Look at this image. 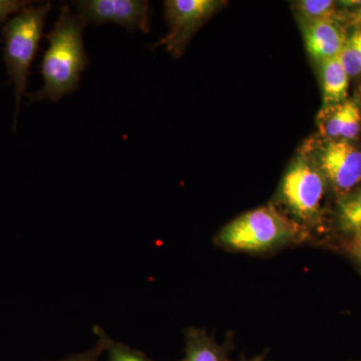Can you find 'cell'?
Masks as SVG:
<instances>
[{
  "label": "cell",
  "mask_w": 361,
  "mask_h": 361,
  "mask_svg": "<svg viewBox=\"0 0 361 361\" xmlns=\"http://www.w3.org/2000/svg\"><path fill=\"white\" fill-rule=\"evenodd\" d=\"M311 160L324 176L339 198L346 196L361 182V149L348 140L324 139L315 148Z\"/></svg>",
  "instance_id": "cell-5"
},
{
  "label": "cell",
  "mask_w": 361,
  "mask_h": 361,
  "mask_svg": "<svg viewBox=\"0 0 361 361\" xmlns=\"http://www.w3.org/2000/svg\"><path fill=\"white\" fill-rule=\"evenodd\" d=\"M97 341L103 345L104 353L108 355L109 361H152L141 351L135 350L122 342L114 341L101 327L94 326Z\"/></svg>",
  "instance_id": "cell-14"
},
{
  "label": "cell",
  "mask_w": 361,
  "mask_h": 361,
  "mask_svg": "<svg viewBox=\"0 0 361 361\" xmlns=\"http://www.w3.org/2000/svg\"><path fill=\"white\" fill-rule=\"evenodd\" d=\"M32 4V2L20 0H0V25L6 23L9 16L20 13Z\"/></svg>",
  "instance_id": "cell-16"
},
{
  "label": "cell",
  "mask_w": 361,
  "mask_h": 361,
  "mask_svg": "<svg viewBox=\"0 0 361 361\" xmlns=\"http://www.w3.org/2000/svg\"><path fill=\"white\" fill-rule=\"evenodd\" d=\"M186 349L180 361H230L229 343L220 345L204 329H189L186 331Z\"/></svg>",
  "instance_id": "cell-11"
},
{
  "label": "cell",
  "mask_w": 361,
  "mask_h": 361,
  "mask_svg": "<svg viewBox=\"0 0 361 361\" xmlns=\"http://www.w3.org/2000/svg\"><path fill=\"white\" fill-rule=\"evenodd\" d=\"M337 224L341 231L349 237L361 233V186L339 198Z\"/></svg>",
  "instance_id": "cell-12"
},
{
  "label": "cell",
  "mask_w": 361,
  "mask_h": 361,
  "mask_svg": "<svg viewBox=\"0 0 361 361\" xmlns=\"http://www.w3.org/2000/svg\"><path fill=\"white\" fill-rule=\"evenodd\" d=\"M322 77L323 106H336L348 99L349 77L337 58L319 63Z\"/></svg>",
  "instance_id": "cell-10"
},
{
  "label": "cell",
  "mask_w": 361,
  "mask_h": 361,
  "mask_svg": "<svg viewBox=\"0 0 361 361\" xmlns=\"http://www.w3.org/2000/svg\"><path fill=\"white\" fill-rule=\"evenodd\" d=\"M307 230L273 206L260 207L235 218L215 237L230 251L267 254L307 238Z\"/></svg>",
  "instance_id": "cell-2"
},
{
  "label": "cell",
  "mask_w": 361,
  "mask_h": 361,
  "mask_svg": "<svg viewBox=\"0 0 361 361\" xmlns=\"http://www.w3.org/2000/svg\"><path fill=\"white\" fill-rule=\"evenodd\" d=\"M84 27V23L71 13L70 6L63 4L58 21L45 35L49 45L40 66L44 84L39 92L30 94L32 101L58 102L78 89L80 75L89 63L82 37Z\"/></svg>",
  "instance_id": "cell-1"
},
{
  "label": "cell",
  "mask_w": 361,
  "mask_h": 361,
  "mask_svg": "<svg viewBox=\"0 0 361 361\" xmlns=\"http://www.w3.org/2000/svg\"><path fill=\"white\" fill-rule=\"evenodd\" d=\"M299 20L305 21L334 20L342 25L343 11H339L337 2L331 0H300L294 2Z\"/></svg>",
  "instance_id": "cell-13"
},
{
  "label": "cell",
  "mask_w": 361,
  "mask_h": 361,
  "mask_svg": "<svg viewBox=\"0 0 361 361\" xmlns=\"http://www.w3.org/2000/svg\"><path fill=\"white\" fill-rule=\"evenodd\" d=\"M224 4L216 0H169L165 1L166 18L170 32L159 42L166 45L175 58L182 56L194 33Z\"/></svg>",
  "instance_id": "cell-6"
},
{
  "label": "cell",
  "mask_w": 361,
  "mask_h": 361,
  "mask_svg": "<svg viewBox=\"0 0 361 361\" xmlns=\"http://www.w3.org/2000/svg\"><path fill=\"white\" fill-rule=\"evenodd\" d=\"M342 25L344 27H353L355 30H361V7L355 11H343Z\"/></svg>",
  "instance_id": "cell-18"
},
{
  "label": "cell",
  "mask_w": 361,
  "mask_h": 361,
  "mask_svg": "<svg viewBox=\"0 0 361 361\" xmlns=\"http://www.w3.org/2000/svg\"><path fill=\"white\" fill-rule=\"evenodd\" d=\"M103 353V345H102L101 342L97 341L96 345L92 349H90V350L70 356V357L65 358V360L61 361H99V356H101Z\"/></svg>",
  "instance_id": "cell-17"
},
{
  "label": "cell",
  "mask_w": 361,
  "mask_h": 361,
  "mask_svg": "<svg viewBox=\"0 0 361 361\" xmlns=\"http://www.w3.org/2000/svg\"><path fill=\"white\" fill-rule=\"evenodd\" d=\"M348 252L361 264V233L351 236L346 244Z\"/></svg>",
  "instance_id": "cell-19"
},
{
  "label": "cell",
  "mask_w": 361,
  "mask_h": 361,
  "mask_svg": "<svg viewBox=\"0 0 361 361\" xmlns=\"http://www.w3.org/2000/svg\"><path fill=\"white\" fill-rule=\"evenodd\" d=\"M338 59L349 78H355L360 75L361 30H355L348 37L345 44L339 54Z\"/></svg>",
  "instance_id": "cell-15"
},
{
  "label": "cell",
  "mask_w": 361,
  "mask_h": 361,
  "mask_svg": "<svg viewBox=\"0 0 361 361\" xmlns=\"http://www.w3.org/2000/svg\"><path fill=\"white\" fill-rule=\"evenodd\" d=\"M306 49L318 63L337 58L345 44V27L338 21L300 20Z\"/></svg>",
  "instance_id": "cell-8"
},
{
  "label": "cell",
  "mask_w": 361,
  "mask_h": 361,
  "mask_svg": "<svg viewBox=\"0 0 361 361\" xmlns=\"http://www.w3.org/2000/svg\"><path fill=\"white\" fill-rule=\"evenodd\" d=\"M78 18L84 25L118 23L129 32H148L149 2L140 0H84L75 1Z\"/></svg>",
  "instance_id": "cell-7"
},
{
  "label": "cell",
  "mask_w": 361,
  "mask_h": 361,
  "mask_svg": "<svg viewBox=\"0 0 361 361\" xmlns=\"http://www.w3.org/2000/svg\"><path fill=\"white\" fill-rule=\"evenodd\" d=\"M318 127L324 139H355L361 129V106L357 99H348L336 106L322 108Z\"/></svg>",
  "instance_id": "cell-9"
},
{
  "label": "cell",
  "mask_w": 361,
  "mask_h": 361,
  "mask_svg": "<svg viewBox=\"0 0 361 361\" xmlns=\"http://www.w3.org/2000/svg\"><path fill=\"white\" fill-rule=\"evenodd\" d=\"M265 355H258L255 356V357L251 358V360H245V358H243V360H241L240 361H264Z\"/></svg>",
  "instance_id": "cell-20"
},
{
  "label": "cell",
  "mask_w": 361,
  "mask_h": 361,
  "mask_svg": "<svg viewBox=\"0 0 361 361\" xmlns=\"http://www.w3.org/2000/svg\"><path fill=\"white\" fill-rule=\"evenodd\" d=\"M51 9V4L49 1L39 6L30 4L20 13L7 20L2 30L4 37V61L16 90L14 128L21 99L27 84L30 66L39 51L45 18Z\"/></svg>",
  "instance_id": "cell-3"
},
{
  "label": "cell",
  "mask_w": 361,
  "mask_h": 361,
  "mask_svg": "<svg viewBox=\"0 0 361 361\" xmlns=\"http://www.w3.org/2000/svg\"><path fill=\"white\" fill-rule=\"evenodd\" d=\"M329 187L324 176L310 157H299L282 179L279 200L299 224L313 225L322 213Z\"/></svg>",
  "instance_id": "cell-4"
}]
</instances>
